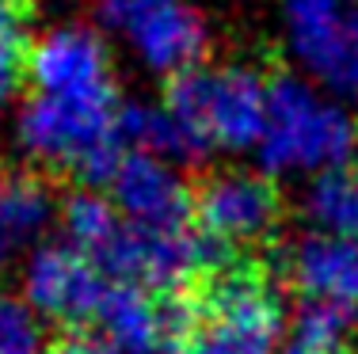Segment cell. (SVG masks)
<instances>
[{"label":"cell","mask_w":358,"mask_h":354,"mask_svg":"<svg viewBox=\"0 0 358 354\" xmlns=\"http://www.w3.org/2000/svg\"><path fill=\"white\" fill-rule=\"evenodd\" d=\"M31 80V38L0 42V107Z\"/></svg>","instance_id":"16"},{"label":"cell","mask_w":358,"mask_h":354,"mask_svg":"<svg viewBox=\"0 0 358 354\" xmlns=\"http://www.w3.org/2000/svg\"><path fill=\"white\" fill-rule=\"evenodd\" d=\"M194 229L233 251H271L282 217L275 179L259 172H217L194 183Z\"/></svg>","instance_id":"4"},{"label":"cell","mask_w":358,"mask_h":354,"mask_svg":"<svg viewBox=\"0 0 358 354\" xmlns=\"http://www.w3.org/2000/svg\"><path fill=\"white\" fill-rule=\"evenodd\" d=\"M164 107L206 138L210 149H244L267 126V77L248 65H194L164 80Z\"/></svg>","instance_id":"3"},{"label":"cell","mask_w":358,"mask_h":354,"mask_svg":"<svg viewBox=\"0 0 358 354\" xmlns=\"http://www.w3.org/2000/svg\"><path fill=\"white\" fill-rule=\"evenodd\" d=\"M31 84L42 96L69 99H107L118 96L110 80V57L99 35L84 27L54 31L31 46Z\"/></svg>","instance_id":"9"},{"label":"cell","mask_w":358,"mask_h":354,"mask_svg":"<svg viewBox=\"0 0 358 354\" xmlns=\"http://www.w3.org/2000/svg\"><path fill=\"white\" fill-rule=\"evenodd\" d=\"M54 214V187L42 172H15L0 183V271L42 236Z\"/></svg>","instance_id":"11"},{"label":"cell","mask_w":358,"mask_h":354,"mask_svg":"<svg viewBox=\"0 0 358 354\" xmlns=\"http://www.w3.org/2000/svg\"><path fill=\"white\" fill-rule=\"evenodd\" d=\"M35 12H38V0H0V42L27 38Z\"/></svg>","instance_id":"18"},{"label":"cell","mask_w":358,"mask_h":354,"mask_svg":"<svg viewBox=\"0 0 358 354\" xmlns=\"http://www.w3.org/2000/svg\"><path fill=\"white\" fill-rule=\"evenodd\" d=\"M118 115H122L118 96L69 99L38 91L20 115V141L46 168L73 175L84 187H99L110 183L115 168L126 156Z\"/></svg>","instance_id":"1"},{"label":"cell","mask_w":358,"mask_h":354,"mask_svg":"<svg viewBox=\"0 0 358 354\" xmlns=\"http://www.w3.org/2000/svg\"><path fill=\"white\" fill-rule=\"evenodd\" d=\"M99 20L122 31L134 50L160 73H183L202 65L210 27L187 0H99Z\"/></svg>","instance_id":"5"},{"label":"cell","mask_w":358,"mask_h":354,"mask_svg":"<svg viewBox=\"0 0 358 354\" xmlns=\"http://www.w3.org/2000/svg\"><path fill=\"white\" fill-rule=\"evenodd\" d=\"M8 179V175H4V160H0V183H4Z\"/></svg>","instance_id":"21"},{"label":"cell","mask_w":358,"mask_h":354,"mask_svg":"<svg viewBox=\"0 0 358 354\" xmlns=\"http://www.w3.org/2000/svg\"><path fill=\"white\" fill-rule=\"evenodd\" d=\"M110 202L126 221L149 229H187L194 225V191L160 156L126 149L122 164L110 175Z\"/></svg>","instance_id":"8"},{"label":"cell","mask_w":358,"mask_h":354,"mask_svg":"<svg viewBox=\"0 0 358 354\" xmlns=\"http://www.w3.org/2000/svg\"><path fill=\"white\" fill-rule=\"evenodd\" d=\"M309 217L324 233L358 240V172L347 168H324L313 179L309 198H305Z\"/></svg>","instance_id":"13"},{"label":"cell","mask_w":358,"mask_h":354,"mask_svg":"<svg viewBox=\"0 0 358 354\" xmlns=\"http://www.w3.org/2000/svg\"><path fill=\"white\" fill-rule=\"evenodd\" d=\"M347 164L358 172V122H355V145H351V160H347Z\"/></svg>","instance_id":"20"},{"label":"cell","mask_w":358,"mask_h":354,"mask_svg":"<svg viewBox=\"0 0 358 354\" xmlns=\"http://www.w3.org/2000/svg\"><path fill=\"white\" fill-rule=\"evenodd\" d=\"M355 122L336 103H324L309 84L286 69L267 73V126L259 156L271 175L297 168H339L351 160Z\"/></svg>","instance_id":"2"},{"label":"cell","mask_w":358,"mask_h":354,"mask_svg":"<svg viewBox=\"0 0 358 354\" xmlns=\"http://www.w3.org/2000/svg\"><path fill=\"white\" fill-rule=\"evenodd\" d=\"M42 354H126V351L115 347L96 324H80V327H62L42 347Z\"/></svg>","instance_id":"17"},{"label":"cell","mask_w":358,"mask_h":354,"mask_svg":"<svg viewBox=\"0 0 358 354\" xmlns=\"http://www.w3.org/2000/svg\"><path fill=\"white\" fill-rule=\"evenodd\" d=\"M118 133H122L126 149H138V153L160 156V160H176V164H202L210 156V141L199 138L187 122L168 111L145 103H130L118 115Z\"/></svg>","instance_id":"12"},{"label":"cell","mask_w":358,"mask_h":354,"mask_svg":"<svg viewBox=\"0 0 358 354\" xmlns=\"http://www.w3.org/2000/svg\"><path fill=\"white\" fill-rule=\"evenodd\" d=\"M0 354H42V332L20 301L0 293Z\"/></svg>","instance_id":"15"},{"label":"cell","mask_w":358,"mask_h":354,"mask_svg":"<svg viewBox=\"0 0 358 354\" xmlns=\"http://www.w3.org/2000/svg\"><path fill=\"white\" fill-rule=\"evenodd\" d=\"M110 286L115 282L99 271L96 259L84 256L73 244L38 248L35 259L27 263V278H23L31 309L57 320V327L96 324L99 313H103Z\"/></svg>","instance_id":"7"},{"label":"cell","mask_w":358,"mask_h":354,"mask_svg":"<svg viewBox=\"0 0 358 354\" xmlns=\"http://www.w3.org/2000/svg\"><path fill=\"white\" fill-rule=\"evenodd\" d=\"M286 354H347V347H320V343H301V339H294Z\"/></svg>","instance_id":"19"},{"label":"cell","mask_w":358,"mask_h":354,"mask_svg":"<svg viewBox=\"0 0 358 354\" xmlns=\"http://www.w3.org/2000/svg\"><path fill=\"white\" fill-rule=\"evenodd\" d=\"M297 57L339 96H358V4L351 0H282Z\"/></svg>","instance_id":"6"},{"label":"cell","mask_w":358,"mask_h":354,"mask_svg":"<svg viewBox=\"0 0 358 354\" xmlns=\"http://www.w3.org/2000/svg\"><path fill=\"white\" fill-rule=\"evenodd\" d=\"M282 271L301 301H339L358 309V240L309 236L289 251Z\"/></svg>","instance_id":"10"},{"label":"cell","mask_w":358,"mask_h":354,"mask_svg":"<svg viewBox=\"0 0 358 354\" xmlns=\"http://www.w3.org/2000/svg\"><path fill=\"white\" fill-rule=\"evenodd\" d=\"M62 221H65V233H69L73 248H80L84 256H92V251L118 229L122 214H118V206L110 198L96 195L92 187H84V191H73V195L65 198Z\"/></svg>","instance_id":"14"}]
</instances>
